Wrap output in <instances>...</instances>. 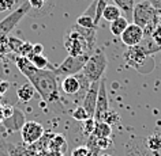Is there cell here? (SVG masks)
Wrapping results in <instances>:
<instances>
[{"instance_id":"27","label":"cell","mask_w":161,"mask_h":156,"mask_svg":"<svg viewBox=\"0 0 161 156\" xmlns=\"http://www.w3.org/2000/svg\"><path fill=\"white\" fill-rule=\"evenodd\" d=\"M101 156H112V155H108V153H104V155H101Z\"/></svg>"},{"instance_id":"14","label":"cell","mask_w":161,"mask_h":156,"mask_svg":"<svg viewBox=\"0 0 161 156\" xmlns=\"http://www.w3.org/2000/svg\"><path fill=\"white\" fill-rule=\"evenodd\" d=\"M96 137H111L112 134V125L104 122V121H96V128L94 132L92 133Z\"/></svg>"},{"instance_id":"20","label":"cell","mask_w":161,"mask_h":156,"mask_svg":"<svg viewBox=\"0 0 161 156\" xmlns=\"http://www.w3.org/2000/svg\"><path fill=\"white\" fill-rule=\"evenodd\" d=\"M71 156H97V153H94L87 145H80L72 151Z\"/></svg>"},{"instance_id":"25","label":"cell","mask_w":161,"mask_h":156,"mask_svg":"<svg viewBox=\"0 0 161 156\" xmlns=\"http://www.w3.org/2000/svg\"><path fill=\"white\" fill-rule=\"evenodd\" d=\"M29 2V4L31 6V8L34 10H41L44 6H45L47 0H27Z\"/></svg>"},{"instance_id":"26","label":"cell","mask_w":161,"mask_h":156,"mask_svg":"<svg viewBox=\"0 0 161 156\" xmlns=\"http://www.w3.org/2000/svg\"><path fill=\"white\" fill-rule=\"evenodd\" d=\"M42 52H44V46L41 43H36V45H33V53L34 54H42Z\"/></svg>"},{"instance_id":"16","label":"cell","mask_w":161,"mask_h":156,"mask_svg":"<svg viewBox=\"0 0 161 156\" xmlns=\"http://www.w3.org/2000/svg\"><path fill=\"white\" fill-rule=\"evenodd\" d=\"M34 91H36L34 87L31 86L30 83H27V84H22L19 87L18 91H17V95L22 102H29L30 99L34 97Z\"/></svg>"},{"instance_id":"23","label":"cell","mask_w":161,"mask_h":156,"mask_svg":"<svg viewBox=\"0 0 161 156\" xmlns=\"http://www.w3.org/2000/svg\"><path fill=\"white\" fill-rule=\"evenodd\" d=\"M15 4H17V0H0V13L10 11L11 8H14Z\"/></svg>"},{"instance_id":"18","label":"cell","mask_w":161,"mask_h":156,"mask_svg":"<svg viewBox=\"0 0 161 156\" xmlns=\"http://www.w3.org/2000/svg\"><path fill=\"white\" fill-rule=\"evenodd\" d=\"M146 147L150 151H161V136L152 134L146 140Z\"/></svg>"},{"instance_id":"2","label":"cell","mask_w":161,"mask_h":156,"mask_svg":"<svg viewBox=\"0 0 161 156\" xmlns=\"http://www.w3.org/2000/svg\"><path fill=\"white\" fill-rule=\"evenodd\" d=\"M64 48L68 52V56H86L93 49L87 39L75 29V26H71L64 34Z\"/></svg>"},{"instance_id":"19","label":"cell","mask_w":161,"mask_h":156,"mask_svg":"<svg viewBox=\"0 0 161 156\" xmlns=\"http://www.w3.org/2000/svg\"><path fill=\"white\" fill-rule=\"evenodd\" d=\"M72 118L76 119V121L83 122V121H86L87 118H92V117L87 114V111H86L85 107L80 105V106H76V109L72 111Z\"/></svg>"},{"instance_id":"10","label":"cell","mask_w":161,"mask_h":156,"mask_svg":"<svg viewBox=\"0 0 161 156\" xmlns=\"http://www.w3.org/2000/svg\"><path fill=\"white\" fill-rule=\"evenodd\" d=\"M98 90H100V82L92 83L86 95H85V98H83V101H82V106L86 109L87 114L93 118H94V113H96V106H97Z\"/></svg>"},{"instance_id":"17","label":"cell","mask_w":161,"mask_h":156,"mask_svg":"<svg viewBox=\"0 0 161 156\" xmlns=\"http://www.w3.org/2000/svg\"><path fill=\"white\" fill-rule=\"evenodd\" d=\"M76 25L80 27H85V29H97V26L94 23V18L86 14H82L80 17L76 18Z\"/></svg>"},{"instance_id":"24","label":"cell","mask_w":161,"mask_h":156,"mask_svg":"<svg viewBox=\"0 0 161 156\" xmlns=\"http://www.w3.org/2000/svg\"><path fill=\"white\" fill-rule=\"evenodd\" d=\"M119 121V115L115 113V111H108L107 115L104 117V122H107V123H109V125H114L115 122H118Z\"/></svg>"},{"instance_id":"4","label":"cell","mask_w":161,"mask_h":156,"mask_svg":"<svg viewBox=\"0 0 161 156\" xmlns=\"http://www.w3.org/2000/svg\"><path fill=\"white\" fill-rule=\"evenodd\" d=\"M132 19H134V23L145 29L146 26L154 25V22L158 21V13L149 0H141L138 4L134 6Z\"/></svg>"},{"instance_id":"13","label":"cell","mask_w":161,"mask_h":156,"mask_svg":"<svg viewBox=\"0 0 161 156\" xmlns=\"http://www.w3.org/2000/svg\"><path fill=\"white\" fill-rule=\"evenodd\" d=\"M119 17H122V10L116 4H109V3H108L107 7L104 8L103 18L108 22H114L115 19H118Z\"/></svg>"},{"instance_id":"11","label":"cell","mask_w":161,"mask_h":156,"mask_svg":"<svg viewBox=\"0 0 161 156\" xmlns=\"http://www.w3.org/2000/svg\"><path fill=\"white\" fill-rule=\"evenodd\" d=\"M27 58L31 61V64L37 68V69H44V71H55V65H52L44 54H34L33 52L27 56Z\"/></svg>"},{"instance_id":"12","label":"cell","mask_w":161,"mask_h":156,"mask_svg":"<svg viewBox=\"0 0 161 156\" xmlns=\"http://www.w3.org/2000/svg\"><path fill=\"white\" fill-rule=\"evenodd\" d=\"M130 25L127 21L126 17H119L118 19H115L114 22H111V33L116 35V37H120L123 34V31L127 29V26Z\"/></svg>"},{"instance_id":"15","label":"cell","mask_w":161,"mask_h":156,"mask_svg":"<svg viewBox=\"0 0 161 156\" xmlns=\"http://www.w3.org/2000/svg\"><path fill=\"white\" fill-rule=\"evenodd\" d=\"M114 3L122 10V13H124L127 19L132 18V11H134L135 0H114Z\"/></svg>"},{"instance_id":"8","label":"cell","mask_w":161,"mask_h":156,"mask_svg":"<svg viewBox=\"0 0 161 156\" xmlns=\"http://www.w3.org/2000/svg\"><path fill=\"white\" fill-rule=\"evenodd\" d=\"M120 38H122V42L124 45H127L128 48H132V46L139 45L143 41L145 31L136 23H130L127 26V29L123 31V34L120 35Z\"/></svg>"},{"instance_id":"21","label":"cell","mask_w":161,"mask_h":156,"mask_svg":"<svg viewBox=\"0 0 161 156\" xmlns=\"http://www.w3.org/2000/svg\"><path fill=\"white\" fill-rule=\"evenodd\" d=\"M108 2H105V0H98L97 2V7H96V15H94V23L96 26L98 27V22L100 19L103 18V13H104V8L107 7Z\"/></svg>"},{"instance_id":"28","label":"cell","mask_w":161,"mask_h":156,"mask_svg":"<svg viewBox=\"0 0 161 156\" xmlns=\"http://www.w3.org/2000/svg\"><path fill=\"white\" fill-rule=\"evenodd\" d=\"M105 2H109V0H105Z\"/></svg>"},{"instance_id":"7","label":"cell","mask_w":161,"mask_h":156,"mask_svg":"<svg viewBox=\"0 0 161 156\" xmlns=\"http://www.w3.org/2000/svg\"><path fill=\"white\" fill-rule=\"evenodd\" d=\"M44 136V128L36 121H27L21 128V137L25 144H34L40 141Z\"/></svg>"},{"instance_id":"1","label":"cell","mask_w":161,"mask_h":156,"mask_svg":"<svg viewBox=\"0 0 161 156\" xmlns=\"http://www.w3.org/2000/svg\"><path fill=\"white\" fill-rule=\"evenodd\" d=\"M15 64L18 69L22 72V75H25V78L42 98V101H45L47 103H55L59 101L58 75L53 71L37 69L25 56H15Z\"/></svg>"},{"instance_id":"22","label":"cell","mask_w":161,"mask_h":156,"mask_svg":"<svg viewBox=\"0 0 161 156\" xmlns=\"http://www.w3.org/2000/svg\"><path fill=\"white\" fill-rule=\"evenodd\" d=\"M83 132L87 134V136H90L92 133L94 132V128H96V119L92 117V118H87L86 121H83Z\"/></svg>"},{"instance_id":"6","label":"cell","mask_w":161,"mask_h":156,"mask_svg":"<svg viewBox=\"0 0 161 156\" xmlns=\"http://www.w3.org/2000/svg\"><path fill=\"white\" fill-rule=\"evenodd\" d=\"M30 8H31V6L29 4V2H25L22 6H19V8L13 11L8 17L0 22V39L7 37L14 30V27L22 21L23 17L30 11Z\"/></svg>"},{"instance_id":"9","label":"cell","mask_w":161,"mask_h":156,"mask_svg":"<svg viewBox=\"0 0 161 156\" xmlns=\"http://www.w3.org/2000/svg\"><path fill=\"white\" fill-rule=\"evenodd\" d=\"M109 111V102H108L107 95V87H105V79L100 80V90H98V98H97V106H96L94 119L96 121H104V117Z\"/></svg>"},{"instance_id":"3","label":"cell","mask_w":161,"mask_h":156,"mask_svg":"<svg viewBox=\"0 0 161 156\" xmlns=\"http://www.w3.org/2000/svg\"><path fill=\"white\" fill-rule=\"evenodd\" d=\"M107 67H108L107 56L101 49H98V50H96V53L89 56V58H87L85 67H83V69H82V73L85 75L92 83L100 82L103 79V75H104V72H105Z\"/></svg>"},{"instance_id":"5","label":"cell","mask_w":161,"mask_h":156,"mask_svg":"<svg viewBox=\"0 0 161 156\" xmlns=\"http://www.w3.org/2000/svg\"><path fill=\"white\" fill-rule=\"evenodd\" d=\"M89 58V56H68L67 58L63 60V63H60L58 67L55 68V73L58 76H72L76 75L79 72H82L83 67Z\"/></svg>"}]
</instances>
